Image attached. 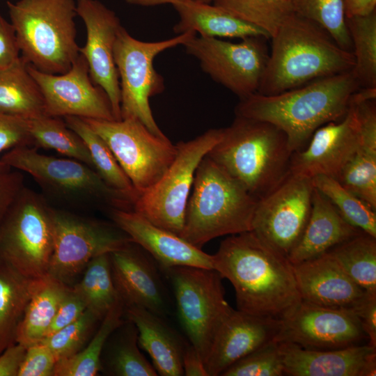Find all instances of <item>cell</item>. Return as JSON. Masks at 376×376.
<instances>
[{
	"mask_svg": "<svg viewBox=\"0 0 376 376\" xmlns=\"http://www.w3.org/2000/svg\"><path fill=\"white\" fill-rule=\"evenodd\" d=\"M52 216L54 251L48 276L70 287L78 281L92 259L132 242L114 223L53 207Z\"/></svg>",
	"mask_w": 376,
	"mask_h": 376,
	"instance_id": "cell-12",
	"label": "cell"
},
{
	"mask_svg": "<svg viewBox=\"0 0 376 376\" xmlns=\"http://www.w3.org/2000/svg\"><path fill=\"white\" fill-rule=\"evenodd\" d=\"M120 299L101 320L86 345L75 355L57 361L54 376H95L100 372V356L110 336L125 320Z\"/></svg>",
	"mask_w": 376,
	"mask_h": 376,
	"instance_id": "cell-32",
	"label": "cell"
},
{
	"mask_svg": "<svg viewBox=\"0 0 376 376\" xmlns=\"http://www.w3.org/2000/svg\"><path fill=\"white\" fill-rule=\"evenodd\" d=\"M72 288L82 299L86 309L102 320L120 299L112 279L109 253L92 259L81 279Z\"/></svg>",
	"mask_w": 376,
	"mask_h": 376,
	"instance_id": "cell-34",
	"label": "cell"
},
{
	"mask_svg": "<svg viewBox=\"0 0 376 376\" xmlns=\"http://www.w3.org/2000/svg\"><path fill=\"white\" fill-rule=\"evenodd\" d=\"M52 207L26 187L0 224V263L31 279L48 276L54 251Z\"/></svg>",
	"mask_w": 376,
	"mask_h": 376,
	"instance_id": "cell-7",
	"label": "cell"
},
{
	"mask_svg": "<svg viewBox=\"0 0 376 376\" xmlns=\"http://www.w3.org/2000/svg\"><path fill=\"white\" fill-rule=\"evenodd\" d=\"M313 189L311 179L290 173L274 189L258 201L251 231L288 257L307 224Z\"/></svg>",
	"mask_w": 376,
	"mask_h": 376,
	"instance_id": "cell-15",
	"label": "cell"
},
{
	"mask_svg": "<svg viewBox=\"0 0 376 376\" xmlns=\"http://www.w3.org/2000/svg\"><path fill=\"white\" fill-rule=\"evenodd\" d=\"M20 58L15 29L0 14V70L12 66Z\"/></svg>",
	"mask_w": 376,
	"mask_h": 376,
	"instance_id": "cell-48",
	"label": "cell"
},
{
	"mask_svg": "<svg viewBox=\"0 0 376 376\" xmlns=\"http://www.w3.org/2000/svg\"><path fill=\"white\" fill-rule=\"evenodd\" d=\"M359 89L351 70L276 95L255 93L240 99L235 113L276 125L293 152L304 148L319 127L343 118Z\"/></svg>",
	"mask_w": 376,
	"mask_h": 376,
	"instance_id": "cell-2",
	"label": "cell"
},
{
	"mask_svg": "<svg viewBox=\"0 0 376 376\" xmlns=\"http://www.w3.org/2000/svg\"><path fill=\"white\" fill-rule=\"evenodd\" d=\"M279 318L249 314L232 307L213 338L205 360L208 376H221L230 366L275 340Z\"/></svg>",
	"mask_w": 376,
	"mask_h": 376,
	"instance_id": "cell-21",
	"label": "cell"
},
{
	"mask_svg": "<svg viewBox=\"0 0 376 376\" xmlns=\"http://www.w3.org/2000/svg\"><path fill=\"white\" fill-rule=\"evenodd\" d=\"M354 65L352 70L360 88H376V10L346 17Z\"/></svg>",
	"mask_w": 376,
	"mask_h": 376,
	"instance_id": "cell-37",
	"label": "cell"
},
{
	"mask_svg": "<svg viewBox=\"0 0 376 376\" xmlns=\"http://www.w3.org/2000/svg\"><path fill=\"white\" fill-rule=\"evenodd\" d=\"M100 322V318L86 309L76 320L39 343L46 345L58 361L70 358L86 345Z\"/></svg>",
	"mask_w": 376,
	"mask_h": 376,
	"instance_id": "cell-42",
	"label": "cell"
},
{
	"mask_svg": "<svg viewBox=\"0 0 376 376\" xmlns=\"http://www.w3.org/2000/svg\"><path fill=\"white\" fill-rule=\"evenodd\" d=\"M182 363L184 375L208 376L203 358L189 342L184 349Z\"/></svg>",
	"mask_w": 376,
	"mask_h": 376,
	"instance_id": "cell-51",
	"label": "cell"
},
{
	"mask_svg": "<svg viewBox=\"0 0 376 376\" xmlns=\"http://www.w3.org/2000/svg\"><path fill=\"white\" fill-rule=\"evenodd\" d=\"M292 268L302 301L352 311L369 293L353 281L328 252L294 264Z\"/></svg>",
	"mask_w": 376,
	"mask_h": 376,
	"instance_id": "cell-23",
	"label": "cell"
},
{
	"mask_svg": "<svg viewBox=\"0 0 376 376\" xmlns=\"http://www.w3.org/2000/svg\"><path fill=\"white\" fill-rule=\"evenodd\" d=\"M257 202L206 155L196 170L180 237L201 249L214 238L250 231Z\"/></svg>",
	"mask_w": 376,
	"mask_h": 376,
	"instance_id": "cell-5",
	"label": "cell"
},
{
	"mask_svg": "<svg viewBox=\"0 0 376 376\" xmlns=\"http://www.w3.org/2000/svg\"><path fill=\"white\" fill-rule=\"evenodd\" d=\"M222 134L223 128L211 129L190 141L175 144V159L160 179L138 196L133 210L180 236L196 170Z\"/></svg>",
	"mask_w": 376,
	"mask_h": 376,
	"instance_id": "cell-11",
	"label": "cell"
},
{
	"mask_svg": "<svg viewBox=\"0 0 376 376\" xmlns=\"http://www.w3.org/2000/svg\"><path fill=\"white\" fill-rule=\"evenodd\" d=\"M22 146H33L28 119L0 113V153ZM8 169L0 162V172Z\"/></svg>",
	"mask_w": 376,
	"mask_h": 376,
	"instance_id": "cell-44",
	"label": "cell"
},
{
	"mask_svg": "<svg viewBox=\"0 0 376 376\" xmlns=\"http://www.w3.org/2000/svg\"><path fill=\"white\" fill-rule=\"evenodd\" d=\"M24 187L19 171L8 169L0 172V224Z\"/></svg>",
	"mask_w": 376,
	"mask_h": 376,
	"instance_id": "cell-47",
	"label": "cell"
},
{
	"mask_svg": "<svg viewBox=\"0 0 376 376\" xmlns=\"http://www.w3.org/2000/svg\"><path fill=\"white\" fill-rule=\"evenodd\" d=\"M127 3L136 5V6H157V5H161V4H166V3H170V4H175L176 3H178L180 1H182L185 0H125Z\"/></svg>",
	"mask_w": 376,
	"mask_h": 376,
	"instance_id": "cell-53",
	"label": "cell"
},
{
	"mask_svg": "<svg viewBox=\"0 0 376 376\" xmlns=\"http://www.w3.org/2000/svg\"><path fill=\"white\" fill-rule=\"evenodd\" d=\"M58 360L44 344L38 343L26 347L17 376H54Z\"/></svg>",
	"mask_w": 376,
	"mask_h": 376,
	"instance_id": "cell-45",
	"label": "cell"
},
{
	"mask_svg": "<svg viewBox=\"0 0 376 376\" xmlns=\"http://www.w3.org/2000/svg\"><path fill=\"white\" fill-rule=\"evenodd\" d=\"M195 36V32L187 31L166 40L146 42L136 39L121 26L113 52L120 89L121 119H136L152 133L166 136L156 123L150 106V98L165 88L153 61L159 54L184 45Z\"/></svg>",
	"mask_w": 376,
	"mask_h": 376,
	"instance_id": "cell-9",
	"label": "cell"
},
{
	"mask_svg": "<svg viewBox=\"0 0 376 376\" xmlns=\"http://www.w3.org/2000/svg\"><path fill=\"white\" fill-rule=\"evenodd\" d=\"M275 340L314 350H331L368 341L360 320L351 311L301 301L280 318Z\"/></svg>",
	"mask_w": 376,
	"mask_h": 376,
	"instance_id": "cell-16",
	"label": "cell"
},
{
	"mask_svg": "<svg viewBox=\"0 0 376 376\" xmlns=\"http://www.w3.org/2000/svg\"><path fill=\"white\" fill-rule=\"evenodd\" d=\"M311 180L313 187L329 199L347 223L376 237L375 210L346 189L334 178L319 175Z\"/></svg>",
	"mask_w": 376,
	"mask_h": 376,
	"instance_id": "cell-38",
	"label": "cell"
},
{
	"mask_svg": "<svg viewBox=\"0 0 376 376\" xmlns=\"http://www.w3.org/2000/svg\"><path fill=\"white\" fill-rule=\"evenodd\" d=\"M267 40L256 36L232 42L195 36L183 46L203 71L241 99L258 92L269 57Z\"/></svg>",
	"mask_w": 376,
	"mask_h": 376,
	"instance_id": "cell-14",
	"label": "cell"
},
{
	"mask_svg": "<svg viewBox=\"0 0 376 376\" xmlns=\"http://www.w3.org/2000/svg\"><path fill=\"white\" fill-rule=\"evenodd\" d=\"M28 123L34 147L56 150L94 169L86 144L64 120L42 115L28 119Z\"/></svg>",
	"mask_w": 376,
	"mask_h": 376,
	"instance_id": "cell-36",
	"label": "cell"
},
{
	"mask_svg": "<svg viewBox=\"0 0 376 376\" xmlns=\"http://www.w3.org/2000/svg\"><path fill=\"white\" fill-rule=\"evenodd\" d=\"M86 310V307L84 301L73 288L70 287L58 306L46 336L55 333L74 322Z\"/></svg>",
	"mask_w": 376,
	"mask_h": 376,
	"instance_id": "cell-46",
	"label": "cell"
},
{
	"mask_svg": "<svg viewBox=\"0 0 376 376\" xmlns=\"http://www.w3.org/2000/svg\"><path fill=\"white\" fill-rule=\"evenodd\" d=\"M28 68L42 93L46 115L116 120L107 94L91 80L81 54L62 74L44 72L29 64Z\"/></svg>",
	"mask_w": 376,
	"mask_h": 376,
	"instance_id": "cell-17",
	"label": "cell"
},
{
	"mask_svg": "<svg viewBox=\"0 0 376 376\" xmlns=\"http://www.w3.org/2000/svg\"><path fill=\"white\" fill-rule=\"evenodd\" d=\"M37 148H12L0 158V162L29 174L52 196L71 201L100 203L111 209L133 210L134 201L109 185L92 167L72 158L42 154Z\"/></svg>",
	"mask_w": 376,
	"mask_h": 376,
	"instance_id": "cell-8",
	"label": "cell"
},
{
	"mask_svg": "<svg viewBox=\"0 0 376 376\" xmlns=\"http://www.w3.org/2000/svg\"><path fill=\"white\" fill-rule=\"evenodd\" d=\"M114 286L125 308L138 306L166 318L171 300L161 276V268L133 242L109 253Z\"/></svg>",
	"mask_w": 376,
	"mask_h": 376,
	"instance_id": "cell-20",
	"label": "cell"
},
{
	"mask_svg": "<svg viewBox=\"0 0 376 376\" xmlns=\"http://www.w3.org/2000/svg\"><path fill=\"white\" fill-rule=\"evenodd\" d=\"M138 330L125 318L110 334L100 356V372L111 376H157L139 347Z\"/></svg>",
	"mask_w": 376,
	"mask_h": 376,
	"instance_id": "cell-28",
	"label": "cell"
},
{
	"mask_svg": "<svg viewBox=\"0 0 376 376\" xmlns=\"http://www.w3.org/2000/svg\"><path fill=\"white\" fill-rule=\"evenodd\" d=\"M346 17L365 15L376 10V0H343Z\"/></svg>",
	"mask_w": 376,
	"mask_h": 376,
	"instance_id": "cell-52",
	"label": "cell"
},
{
	"mask_svg": "<svg viewBox=\"0 0 376 376\" xmlns=\"http://www.w3.org/2000/svg\"><path fill=\"white\" fill-rule=\"evenodd\" d=\"M173 6L180 18L173 29L177 34L194 31L198 33L200 36L207 38L242 39L262 36L270 39L263 30L214 4L198 0H185Z\"/></svg>",
	"mask_w": 376,
	"mask_h": 376,
	"instance_id": "cell-27",
	"label": "cell"
},
{
	"mask_svg": "<svg viewBox=\"0 0 376 376\" xmlns=\"http://www.w3.org/2000/svg\"><path fill=\"white\" fill-rule=\"evenodd\" d=\"M200 1H202V2H205V3H211V2H213L214 0H198Z\"/></svg>",
	"mask_w": 376,
	"mask_h": 376,
	"instance_id": "cell-54",
	"label": "cell"
},
{
	"mask_svg": "<svg viewBox=\"0 0 376 376\" xmlns=\"http://www.w3.org/2000/svg\"><path fill=\"white\" fill-rule=\"evenodd\" d=\"M70 287L47 276L32 296L18 327L16 343L26 347L47 334L58 306Z\"/></svg>",
	"mask_w": 376,
	"mask_h": 376,
	"instance_id": "cell-31",
	"label": "cell"
},
{
	"mask_svg": "<svg viewBox=\"0 0 376 376\" xmlns=\"http://www.w3.org/2000/svg\"><path fill=\"white\" fill-rule=\"evenodd\" d=\"M336 179L376 210V150L360 146Z\"/></svg>",
	"mask_w": 376,
	"mask_h": 376,
	"instance_id": "cell-41",
	"label": "cell"
},
{
	"mask_svg": "<svg viewBox=\"0 0 376 376\" xmlns=\"http://www.w3.org/2000/svg\"><path fill=\"white\" fill-rule=\"evenodd\" d=\"M77 13L84 23L85 45L79 54L85 58L93 82L107 94L116 120H120V89L114 61V46L121 28L116 13L98 0H77Z\"/></svg>",
	"mask_w": 376,
	"mask_h": 376,
	"instance_id": "cell-18",
	"label": "cell"
},
{
	"mask_svg": "<svg viewBox=\"0 0 376 376\" xmlns=\"http://www.w3.org/2000/svg\"><path fill=\"white\" fill-rule=\"evenodd\" d=\"M354 94L343 118L319 127L304 148L292 152L291 174L310 179L319 175L337 178L361 146Z\"/></svg>",
	"mask_w": 376,
	"mask_h": 376,
	"instance_id": "cell-19",
	"label": "cell"
},
{
	"mask_svg": "<svg viewBox=\"0 0 376 376\" xmlns=\"http://www.w3.org/2000/svg\"><path fill=\"white\" fill-rule=\"evenodd\" d=\"M124 315L136 327L139 345L150 356L157 375H184L182 360L188 342L166 322V318L138 306L125 308Z\"/></svg>",
	"mask_w": 376,
	"mask_h": 376,
	"instance_id": "cell-26",
	"label": "cell"
},
{
	"mask_svg": "<svg viewBox=\"0 0 376 376\" xmlns=\"http://www.w3.org/2000/svg\"><path fill=\"white\" fill-rule=\"evenodd\" d=\"M162 271L172 285L180 324L205 363L215 333L231 308L225 299L223 278L214 269L192 266Z\"/></svg>",
	"mask_w": 376,
	"mask_h": 376,
	"instance_id": "cell-10",
	"label": "cell"
},
{
	"mask_svg": "<svg viewBox=\"0 0 376 376\" xmlns=\"http://www.w3.org/2000/svg\"><path fill=\"white\" fill-rule=\"evenodd\" d=\"M285 375L280 344L272 340L226 369L221 376Z\"/></svg>",
	"mask_w": 376,
	"mask_h": 376,
	"instance_id": "cell-43",
	"label": "cell"
},
{
	"mask_svg": "<svg viewBox=\"0 0 376 376\" xmlns=\"http://www.w3.org/2000/svg\"><path fill=\"white\" fill-rule=\"evenodd\" d=\"M213 4L260 28L270 38L295 13L290 0H214Z\"/></svg>",
	"mask_w": 376,
	"mask_h": 376,
	"instance_id": "cell-39",
	"label": "cell"
},
{
	"mask_svg": "<svg viewBox=\"0 0 376 376\" xmlns=\"http://www.w3.org/2000/svg\"><path fill=\"white\" fill-rule=\"evenodd\" d=\"M328 253L353 281L376 293V237L361 232Z\"/></svg>",
	"mask_w": 376,
	"mask_h": 376,
	"instance_id": "cell-33",
	"label": "cell"
},
{
	"mask_svg": "<svg viewBox=\"0 0 376 376\" xmlns=\"http://www.w3.org/2000/svg\"><path fill=\"white\" fill-rule=\"evenodd\" d=\"M361 232L347 223L329 199L314 187L307 224L287 258L294 265L318 257Z\"/></svg>",
	"mask_w": 376,
	"mask_h": 376,
	"instance_id": "cell-25",
	"label": "cell"
},
{
	"mask_svg": "<svg viewBox=\"0 0 376 376\" xmlns=\"http://www.w3.org/2000/svg\"><path fill=\"white\" fill-rule=\"evenodd\" d=\"M21 57L0 70V113L30 119L46 115L42 93Z\"/></svg>",
	"mask_w": 376,
	"mask_h": 376,
	"instance_id": "cell-29",
	"label": "cell"
},
{
	"mask_svg": "<svg viewBox=\"0 0 376 376\" xmlns=\"http://www.w3.org/2000/svg\"><path fill=\"white\" fill-rule=\"evenodd\" d=\"M83 119L107 144L138 196L160 179L175 157L176 145L136 119Z\"/></svg>",
	"mask_w": 376,
	"mask_h": 376,
	"instance_id": "cell-13",
	"label": "cell"
},
{
	"mask_svg": "<svg viewBox=\"0 0 376 376\" xmlns=\"http://www.w3.org/2000/svg\"><path fill=\"white\" fill-rule=\"evenodd\" d=\"M285 375L375 376L376 347L361 344L341 349L314 350L280 343Z\"/></svg>",
	"mask_w": 376,
	"mask_h": 376,
	"instance_id": "cell-24",
	"label": "cell"
},
{
	"mask_svg": "<svg viewBox=\"0 0 376 376\" xmlns=\"http://www.w3.org/2000/svg\"><path fill=\"white\" fill-rule=\"evenodd\" d=\"M21 57L37 70L67 72L79 55L74 0L6 2Z\"/></svg>",
	"mask_w": 376,
	"mask_h": 376,
	"instance_id": "cell-6",
	"label": "cell"
},
{
	"mask_svg": "<svg viewBox=\"0 0 376 376\" xmlns=\"http://www.w3.org/2000/svg\"><path fill=\"white\" fill-rule=\"evenodd\" d=\"M26 347L15 343L0 354V376H17Z\"/></svg>",
	"mask_w": 376,
	"mask_h": 376,
	"instance_id": "cell-50",
	"label": "cell"
},
{
	"mask_svg": "<svg viewBox=\"0 0 376 376\" xmlns=\"http://www.w3.org/2000/svg\"><path fill=\"white\" fill-rule=\"evenodd\" d=\"M352 311L360 320L368 337V344L376 347V293H368Z\"/></svg>",
	"mask_w": 376,
	"mask_h": 376,
	"instance_id": "cell-49",
	"label": "cell"
},
{
	"mask_svg": "<svg viewBox=\"0 0 376 376\" xmlns=\"http://www.w3.org/2000/svg\"><path fill=\"white\" fill-rule=\"evenodd\" d=\"M63 120L86 144L94 169L100 176L111 187L128 195L134 203L138 194L105 141L83 118L66 116Z\"/></svg>",
	"mask_w": 376,
	"mask_h": 376,
	"instance_id": "cell-35",
	"label": "cell"
},
{
	"mask_svg": "<svg viewBox=\"0 0 376 376\" xmlns=\"http://www.w3.org/2000/svg\"><path fill=\"white\" fill-rule=\"evenodd\" d=\"M292 154L276 125L235 116L207 155L258 201L290 174Z\"/></svg>",
	"mask_w": 376,
	"mask_h": 376,
	"instance_id": "cell-4",
	"label": "cell"
},
{
	"mask_svg": "<svg viewBox=\"0 0 376 376\" xmlns=\"http://www.w3.org/2000/svg\"><path fill=\"white\" fill-rule=\"evenodd\" d=\"M42 279H29L0 263V354L16 343L18 327Z\"/></svg>",
	"mask_w": 376,
	"mask_h": 376,
	"instance_id": "cell-30",
	"label": "cell"
},
{
	"mask_svg": "<svg viewBox=\"0 0 376 376\" xmlns=\"http://www.w3.org/2000/svg\"><path fill=\"white\" fill-rule=\"evenodd\" d=\"M212 265L233 286L240 311L280 318L301 301L292 264L251 230L223 240Z\"/></svg>",
	"mask_w": 376,
	"mask_h": 376,
	"instance_id": "cell-1",
	"label": "cell"
},
{
	"mask_svg": "<svg viewBox=\"0 0 376 376\" xmlns=\"http://www.w3.org/2000/svg\"><path fill=\"white\" fill-rule=\"evenodd\" d=\"M297 15L324 29L343 49L352 52L343 0H290Z\"/></svg>",
	"mask_w": 376,
	"mask_h": 376,
	"instance_id": "cell-40",
	"label": "cell"
},
{
	"mask_svg": "<svg viewBox=\"0 0 376 376\" xmlns=\"http://www.w3.org/2000/svg\"><path fill=\"white\" fill-rule=\"evenodd\" d=\"M271 50L258 93L272 95L313 81L351 71L352 52L341 48L321 26L295 13L281 24Z\"/></svg>",
	"mask_w": 376,
	"mask_h": 376,
	"instance_id": "cell-3",
	"label": "cell"
},
{
	"mask_svg": "<svg viewBox=\"0 0 376 376\" xmlns=\"http://www.w3.org/2000/svg\"><path fill=\"white\" fill-rule=\"evenodd\" d=\"M113 222L146 251L162 269L176 266L213 269L212 255L157 226L133 210H111Z\"/></svg>",
	"mask_w": 376,
	"mask_h": 376,
	"instance_id": "cell-22",
	"label": "cell"
}]
</instances>
